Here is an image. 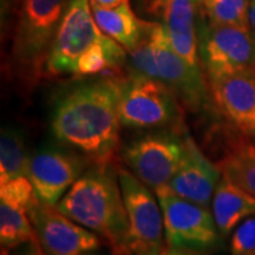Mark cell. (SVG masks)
I'll return each mask as SVG.
<instances>
[{
    "instance_id": "6da1fadb",
    "label": "cell",
    "mask_w": 255,
    "mask_h": 255,
    "mask_svg": "<svg viewBox=\"0 0 255 255\" xmlns=\"http://www.w3.org/2000/svg\"><path fill=\"white\" fill-rule=\"evenodd\" d=\"M121 77L102 75L74 85L54 102L50 117L60 145L87 157L92 164L112 163L119 145Z\"/></svg>"
},
{
    "instance_id": "7a4b0ae2",
    "label": "cell",
    "mask_w": 255,
    "mask_h": 255,
    "mask_svg": "<svg viewBox=\"0 0 255 255\" xmlns=\"http://www.w3.org/2000/svg\"><path fill=\"white\" fill-rule=\"evenodd\" d=\"M127 63V50L98 27L90 0H71L50 48L46 74L54 77L115 75Z\"/></svg>"
},
{
    "instance_id": "3957f363",
    "label": "cell",
    "mask_w": 255,
    "mask_h": 255,
    "mask_svg": "<svg viewBox=\"0 0 255 255\" xmlns=\"http://www.w3.org/2000/svg\"><path fill=\"white\" fill-rule=\"evenodd\" d=\"M58 210L100 236L114 255H130L129 227L118 172L94 164L57 204Z\"/></svg>"
},
{
    "instance_id": "277c9868",
    "label": "cell",
    "mask_w": 255,
    "mask_h": 255,
    "mask_svg": "<svg viewBox=\"0 0 255 255\" xmlns=\"http://www.w3.org/2000/svg\"><path fill=\"white\" fill-rule=\"evenodd\" d=\"M128 54L129 71L162 82L184 108L203 112L214 107L203 70L191 67L174 51L162 23L147 21L143 40Z\"/></svg>"
},
{
    "instance_id": "5b68a950",
    "label": "cell",
    "mask_w": 255,
    "mask_h": 255,
    "mask_svg": "<svg viewBox=\"0 0 255 255\" xmlns=\"http://www.w3.org/2000/svg\"><path fill=\"white\" fill-rule=\"evenodd\" d=\"M71 0H21L11 33L9 73L30 91L43 74L55 33Z\"/></svg>"
},
{
    "instance_id": "8992f818",
    "label": "cell",
    "mask_w": 255,
    "mask_h": 255,
    "mask_svg": "<svg viewBox=\"0 0 255 255\" xmlns=\"http://www.w3.org/2000/svg\"><path fill=\"white\" fill-rule=\"evenodd\" d=\"M119 118L132 129L183 128L180 101L162 82L129 71L121 77Z\"/></svg>"
},
{
    "instance_id": "52a82bcc",
    "label": "cell",
    "mask_w": 255,
    "mask_h": 255,
    "mask_svg": "<svg viewBox=\"0 0 255 255\" xmlns=\"http://www.w3.org/2000/svg\"><path fill=\"white\" fill-rule=\"evenodd\" d=\"M186 130L169 128L133 139L122 152L129 170L153 191L167 187L187 153Z\"/></svg>"
},
{
    "instance_id": "ba28073f",
    "label": "cell",
    "mask_w": 255,
    "mask_h": 255,
    "mask_svg": "<svg viewBox=\"0 0 255 255\" xmlns=\"http://www.w3.org/2000/svg\"><path fill=\"white\" fill-rule=\"evenodd\" d=\"M199 55L207 81L255 71V34L248 26L207 21L199 28Z\"/></svg>"
},
{
    "instance_id": "9c48e42d",
    "label": "cell",
    "mask_w": 255,
    "mask_h": 255,
    "mask_svg": "<svg viewBox=\"0 0 255 255\" xmlns=\"http://www.w3.org/2000/svg\"><path fill=\"white\" fill-rule=\"evenodd\" d=\"M155 194L163 213L166 246L203 254L219 248L223 236L210 207L179 197L169 187Z\"/></svg>"
},
{
    "instance_id": "30bf717a",
    "label": "cell",
    "mask_w": 255,
    "mask_h": 255,
    "mask_svg": "<svg viewBox=\"0 0 255 255\" xmlns=\"http://www.w3.org/2000/svg\"><path fill=\"white\" fill-rule=\"evenodd\" d=\"M129 227L130 255H159L164 250V221L155 191L127 169L118 170Z\"/></svg>"
},
{
    "instance_id": "8fae6325",
    "label": "cell",
    "mask_w": 255,
    "mask_h": 255,
    "mask_svg": "<svg viewBox=\"0 0 255 255\" xmlns=\"http://www.w3.org/2000/svg\"><path fill=\"white\" fill-rule=\"evenodd\" d=\"M87 157L65 146H44L30 157V182L41 203L57 206L87 172Z\"/></svg>"
},
{
    "instance_id": "7c38bea8",
    "label": "cell",
    "mask_w": 255,
    "mask_h": 255,
    "mask_svg": "<svg viewBox=\"0 0 255 255\" xmlns=\"http://www.w3.org/2000/svg\"><path fill=\"white\" fill-rule=\"evenodd\" d=\"M40 246L47 255H84L97 253L104 240L73 219L61 213L57 206L38 200L30 211Z\"/></svg>"
},
{
    "instance_id": "4fadbf2b",
    "label": "cell",
    "mask_w": 255,
    "mask_h": 255,
    "mask_svg": "<svg viewBox=\"0 0 255 255\" xmlns=\"http://www.w3.org/2000/svg\"><path fill=\"white\" fill-rule=\"evenodd\" d=\"M214 108L241 135L255 140V71L209 81Z\"/></svg>"
},
{
    "instance_id": "5bb4252c",
    "label": "cell",
    "mask_w": 255,
    "mask_h": 255,
    "mask_svg": "<svg viewBox=\"0 0 255 255\" xmlns=\"http://www.w3.org/2000/svg\"><path fill=\"white\" fill-rule=\"evenodd\" d=\"M186 142V157L167 187L179 197L210 207L223 173L217 164L206 157L187 130Z\"/></svg>"
},
{
    "instance_id": "9a60e30c",
    "label": "cell",
    "mask_w": 255,
    "mask_h": 255,
    "mask_svg": "<svg viewBox=\"0 0 255 255\" xmlns=\"http://www.w3.org/2000/svg\"><path fill=\"white\" fill-rule=\"evenodd\" d=\"M153 4L162 14V26L172 48L191 67L201 68L196 0H155Z\"/></svg>"
},
{
    "instance_id": "2e32d148",
    "label": "cell",
    "mask_w": 255,
    "mask_h": 255,
    "mask_svg": "<svg viewBox=\"0 0 255 255\" xmlns=\"http://www.w3.org/2000/svg\"><path fill=\"white\" fill-rule=\"evenodd\" d=\"M211 213L220 234L226 238L241 221L255 214V199L237 183L223 176L211 200Z\"/></svg>"
},
{
    "instance_id": "e0dca14e",
    "label": "cell",
    "mask_w": 255,
    "mask_h": 255,
    "mask_svg": "<svg viewBox=\"0 0 255 255\" xmlns=\"http://www.w3.org/2000/svg\"><path fill=\"white\" fill-rule=\"evenodd\" d=\"M91 9L101 31L124 47L127 53L133 51L143 40L147 21L137 18L129 3L111 9L92 6Z\"/></svg>"
},
{
    "instance_id": "ac0fdd59",
    "label": "cell",
    "mask_w": 255,
    "mask_h": 255,
    "mask_svg": "<svg viewBox=\"0 0 255 255\" xmlns=\"http://www.w3.org/2000/svg\"><path fill=\"white\" fill-rule=\"evenodd\" d=\"M217 166L223 176L237 183L255 199V143L251 139L244 135L231 137Z\"/></svg>"
},
{
    "instance_id": "d6986e66",
    "label": "cell",
    "mask_w": 255,
    "mask_h": 255,
    "mask_svg": "<svg viewBox=\"0 0 255 255\" xmlns=\"http://www.w3.org/2000/svg\"><path fill=\"white\" fill-rule=\"evenodd\" d=\"M38 241L27 210L0 201V246L1 255H10L24 244Z\"/></svg>"
},
{
    "instance_id": "ffe728a7",
    "label": "cell",
    "mask_w": 255,
    "mask_h": 255,
    "mask_svg": "<svg viewBox=\"0 0 255 255\" xmlns=\"http://www.w3.org/2000/svg\"><path fill=\"white\" fill-rule=\"evenodd\" d=\"M30 157L21 132L16 128H3L0 137V183L30 177Z\"/></svg>"
},
{
    "instance_id": "44dd1931",
    "label": "cell",
    "mask_w": 255,
    "mask_h": 255,
    "mask_svg": "<svg viewBox=\"0 0 255 255\" xmlns=\"http://www.w3.org/2000/svg\"><path fill=\"white\" fill-rule=\"evenodd\" d=\"M251 0H204L201 7L210 23L248 26V10Z\"/></svg>"
},
{
    "instance_id": "7402d4cb",
    "label": "cell",
    "mask_w": 255,
    "mask_h": 255,
    "mask_svg": "<svg viewBox=\"0 0 255 255\" xmlns=\"http://www.w3.org/2000/svg\"><path fill=\"white\" fill-rule=\"evenodd\" d=\"M231 255H255V214L241 221L230 238Z\"/></svg>"
},
{
    "instance_id": "603a6c76",
    "label": "cell",
    "mask_w": 255,
    "mask_h": 255,
    "mask_svg": "<svg viewBox=\"0 0 255 255\" xmlns=\"http://www.w3.org/2000/svg\"><path fill=\"white\" fill-rule=\"evenodd\" d=\"M13 255H47V253L43 250V247L40 246L38 241H33V243H28L21 246L17 250L13 251Z\"/></svg>"
},
{
    "instance_id": "cb8c5ba5",
    "label": "cell",
    "mask_w": 255,
    "mask_h": 255,
    "mask_svg": "<svg viewBox=\"0 0 255 255\" xmlns=\"http://www.w3.org/2000/svg\"><path fill=\"white\" fill-rule=\"evenodd\" d=\"M92 7H102V9H111L117 7L124 3H129V0H90Z\"/></svg>"
},
{
    "instance_id": "d4e9b609",
    "label": "cell",
    "mask_w": 255,
    "mask_h": 255,
    "mask_svg": "<svg viewBox=\"0 0 255 255\" xmlns=\"http://www.w3.org/2000/svg\"><path fill=\"white\" fill-rule=\"evenodd\" d=\"M159 255H203V253L184 250V248H173V247H164V250Z\"/></svg>"
},
{
    "instance_id": "484cf974",
    "label": "cell",
    "mask_w": 255,
    "mask_h": 255,
    "mask_svg": "<svg viewBox=\"0 0 255 255\" xmlns=\"http://www.w3.org/2000/svg\"><path fill=\"white\" fill-rule=\"evenodd\" d=\"M247 24L248 27L253 30V33L255 34V0H251L250 4V10H248V18H247Z\"/></svg>"
},
{
    "instance_id": "4316f807",
    "label": "cell",
    "mask_w": 255,
    "mask_h": 255,
    "mask_svg": "<svg viewBox=\"0 0 255 255\" xmlns=\"http://www.w3.org/2000/svg\"><path fill=\"white\" fill-rule=\"evenodd\" d=\"M203 1H204V0H196V3H197L199 6H201V4H203Z\"/></svg>"
},
{
    "instance_id": "83f0119b",
    "label": "cell",
    "mask_w": 255,
    "mask_h": 255,
    "mask_svg": "<svg viewBox=\"0 0 255 255\" xmlns=\"http://www.w3.org/2000/svg\"><path fill=\"white\" fill-rule=\"evenodd\" d=\"M84 255H98V254H95V253H90V254H84Z\"/></svg>"
}]
</instances>
